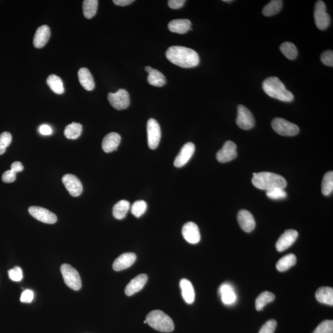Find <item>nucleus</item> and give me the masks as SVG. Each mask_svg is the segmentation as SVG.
I'll return each mask as SVG.
<instances>
[{
  "label": "nucleus",
  "mask_w": 333,
  "mask_h": 333,
  "mask_svg": "<svg viewBox=\"0 0 333 333\" xmlns=\"http://www.w3.org/2000/svg\"><path fill=\"white\" fill-rule=\"evenodd\" d=\"M166 59L173 64L183 68L194 67L199 63L198 54L187 47L170 46L166 50Z\"/></svg>",
  "instance_id": "1"
},
{
  "label": "nucleus",
  "mask_w": 333,
  "mask_h": 333,
  "mask_svg": "<svg viewBox=\"0 0 333 333\" xmlns=\"http://www.w3.org/2000/svg\"><path fill=\"white\" fill-rule=\"evenodd\" d=\"M252 184L257 188L266 190L281 188L285 189L287 186V182L282 176L276 173L263 172L253 173Z\"/></svg>",
  "instance_id": "2"
},
{
  "label": "nucleus",
  "mask_w": 333,
  "mask_h": 333,
  "mask_svg": "<svg viewBox=\"0 0 333 333\" xmlns=\"http://www.w3.org/2000/svg\"><path fill=\"white\" fill-rule=\"evenodd\" d=\"M265 93L269 97L283 102H291L294 100V95L286 88L282 82L278 77H270L262 83Z\"/></svg>",
  "instance_id": "3"
},
{
  "label": "nucleus",
  "mask_w": 333,
  "mask_h": 333,
  "mask_svg": "<svg viewBox=\"0 0 333 333\" xmlns=\"http://www.w3.org/2000/svg\"><path fill=\"white\" fill-rule=\"evenodd\" d=\"M146 321L150 327L158 332L170 333L174 330L172 319L160 310L153 311L147 314Z\"/></svg>",
  "instance_id": "4"
},
{
  "label": "nucleus",
  "mask_w": 333,
  "mask_h": 333,
  "mask_svg": "<svg viewBox=\"0 0 333 333\" xmlns=\"http://www.w3.org/2000/svg\"><path fill=\"white\" fill-rule=\"evenodd\" d=\"M61 271L64 278L65 285L75 291L81 290L82 281L79 272L69 264H62Z\"/></svg>",
  "instance_id": "5"
},
{
  "label": "nucleus",
  "mask_w": 333,
  "mask_h": 333,
  "mask_svg": "<svg viewBox=\"0 0 333 333\" xmlns=\"http://www.w3.org/2000/svg\"><path fill=\"white\" fill-rule=\"evenodd\" d=\"M271 126L278 134L287 137H292L299 132L298 126L279 117H276L272 121Z\"/></svg>",
  "instance_id": "6"
},
{
  "label": "nucleus",
  "mask_w": 333,
  "mask_h": 333,
  "mask_svg": "<svg viewBox=\"0 0 333 333\" xmlns=\"http://www.w3.org/2000/svg\"><path fill=\"white\" fill-rule=\"evenodd\" d=\"M314 19L318 29L325 30L329 26L331 18L327 12L326 5L323 1H316L314 9Z\"/></svg>",
  "instance_id": "7"
},
{
  "label": "nucleus",
  "mask_w": 333,
  "mask_h": 333,
  "mask_svg": "<svg viewBox=\"0 0 333 333\" xmlns=\"http://www.w3.org/2000/svg\"><path fill=\"white\" fill-rule=\"evenodd\" d=\"M107 98L112 106L119 111L128 108L130 105V95L124 89H120L116 93H109Z\"/></svg>",
  "instance_id": "8"
},
{
  "label": "nucleus",
  "mask_w": 333,
  "mask_h": 333,
  "mask_svg": "<svg viewBox=\"0 0 333 333\" xmlns=\"http://www.w3.org/2000/svg\"><path fill=\"white\" fill-rule=\"evenodd\" d=\"M236 123L237 125L243 130H250L255 125V119L252 112L243 105L238 106V115Z\"/></svg>",
  "instance_id": "9"
},
{
  "label": "nucleus",
  "mask_w": 333,
  "mask_h": 333,
  "mask_svg": "<svg viewBox=\"0 0 333 333\" xmlns=\"http://www.w3.org/2000/svg\"><path fill=\"white\" fill-rule=\"evenodd\" d=\"M147 144L150 149H155L160 143V125L155 119H150L147 123Z\"/></svg>",
  "instance_id": "10"
},
{
  "label": "nucleus",
  "mask_w": 333,
  "mask_h": 333,
  "mask_svg": "<svg viewBox=\"0 0 333 333\" xmlns=\"http://www.w3.org/2000/svg\"><path fill=\"white\" fill-rule=\"evenodd\" d=\"M29 212L32 217L44 224H53L57 221L55 213L39 206H32L29 208Z\"/></svg>",
  "instance_id": "11"
},
{
  "label": "nucleus",
  "mask_w": 333,
  "mask_h": 333,
  "mask_svg": "<svg viewBox=\"0 0 333 333\" xmlns=\"http://www.w3.org/2000/svg\"><path fill=\"white\" fill-rule=\"evenodd\" d=\"M237 146L231 141H227L222 148L217 152L216 158L219 163H225L233 160L237 156Z\"/></svg>",
  "instance_id": "12"
},
{
  "label": "nucleus",
  "mask_w": 333,
  "mask_h": 333,
  "mask_svg": "<svg viewBox=\"0 0 333 333\" xmlns=\"http://www.w3.org/2000/svg\"><path fill=\"white\" fill-rule=\"evenodd\" d=\"M63 184L72 196L81 195L83 191V186L78 178L74 175L66 174L62 178Z\"/></svg>",
  "instance_id": "13"
},
{
  "label": "nucleus",
  "mask_w": 333,
  "mask_h": 333,
  "mask_svg": "<svg viewBox=\"0 0 333 333\" xmlns=\"http://www.w3.org/2000/svg\"><path fill=\"white\" fill-rule=\"evenodd\" d=\"M297 237H298V233L294 229L286 230L285 233L281 234L276 243V250L279 252L287 250L295 243Z\"/></svg>",
  "instance_id": "14"
},
{
  "label": "nucleus",
  "mask_w": 333,
  "mask_h": 333,
  "mask_svg": "<svg viewBox=\"0 0 333 333\" xmlns=\"http://www.w3.org/2000/svg\"><path fill=\"white\" fill-rule=\"evenodd\" d=\"M195 146L193 143L189 142L185 144L175 159L174 166L176 167L180 168L186 165L193 156Z\"/></svg>",
  "instance_id": "15"
},
{
  "label": "nucleus",
  "mask_w": 333,
  "mask_h": 333,
  "mask_svg": "<svg viewBox=\"0 0 333 333\" xmlns=\"http://www.w3.org/2000/svg\"><path fill=\"white\" fill-rule=\"evenodd\" d=\"M182 234L185 240L189 243H198L201 240V234L198 225L194 222H189L187 223L183 227Z\"/></svg>",
  "instance_id": "16"
},
{
  "label": "nucleus",
  "mask_w": 333,
  "mask_h": 333,
  "mask_svg": "<svg viewBox=\"0 0 333 333\" xmlns=\"http://www.w3.org/2000/svg\"><path fill=\"white\" fill-rule=\"evenodd\" d=\"M137 260V255L134 253H124L117 257L113 263V269L119 271L129 268L132 266Z\"/></svg>",
  "instance_id": "17"
},
{
  "label": "nucleus",
  "mask_w": 333,
  "mask_h": 333,
  "mask_svg": "<svg viewBox=\"0 0 333 333\" xmlns=\"http://www.w3.org/2000/svg\"><path fill=\"white\" fill-rule=\"evenodd\" d=\"M147 281V276L146 274H140L136 276L130 282L126 285L125 290L126 295L131 296L135 293L139 292L146 285Z\"/></svg>",
  "instance_id": "18"
},
{
  "label": "nucleus",
  "mask_w": 333,
  "mask_h": 333,
  "mask_svg": "<svg viewBox=\"0 0 333 333\" xmlns=\"http://www.w3.org/2000/svg\"><path fill=\"white\" fill-rule=\"evenodd\" d=\"M238 221L244 231L250 233L254 230L255 227V219L249 211L241 210L238 213Z\"/></svg>",
  "instance_id": "19"
},
{
  "label": "nucleus",
  "mask_w": 333,
  "mask_h": 333,
  "mask_svg": "<svg viewBox=\"0 0 333 333\" xmlns=\"http://www.w3.org/2000/svg\"><path fill=\"white\" fill-rule=\"evenodd\" d=\"M51 30L46 25H42L37 29L34 35V45L35 48H42L50 40Z\"/></svg>",
  "instance_id": "20"
},
{
  "label": "nucleus",
  "mask_w": 333,
  "mask_h": 333,
  "mask_svg": "<svg viewBox=\"0 0 333 333\" xmlns=\"http://www.w3.org/2000/svg\"><path fill=\"white\" fill-rule=\"evenodd\" d=\"M121 137L120 135L116 132H112L105 136L102 142V148L103 151L107 153H109L116 151L117 147L120 145Z\"/></svg>",
  "instance_id": "21"
},
{
  "label": "nucleus",
  "mask_w": 333,
  "mask_h": 333,
  "mask_svg": "<svg viewBox=\"0 0 333 333\" xmlns=\"http://www.w3.org/2000/svg\"><path fill=\"white\" fill-rule=\"evenodd\" d=\"M191 22L186 19L175 20L168 23V27L170 32L184 34L191 29Z\"/></svg>",
  "instance_id": "22"
},
{
  "label": "nucleus",
  "mask_w": 333,
  "mask_h": 333,
  "mask_svg": "<svg viewBox=\"0 0 333 333\" xmlns=\"http://www.w3.org/2000/svg\"><path fill=\"white\" fill-rule=\"evenodd\" d=\"M219 293L223 303L231 305L236 302L237 297L233 287L229 283L223 284L219 288Z\"/></svg>",
  "instance_id": "23"
},
{
  "label": "nucleus",
  "mask_w": 333,
  "mask_h": 333,
  "mask_svg": "<svg viewBox=\"0 0 333 333\" xmlns=\"http://www.w3.org/2000/svg\"><path fill=\"white\" fill-rule=\"evenodd\" d=\"M180 288L182 290L183 298L187 304H193L195 300V291L191 281L187 279H182L180 283Z\"/></svg>",
  "instance_id": "24"
},
{
  "label": "nucleus",
  "mask_w": 333,
  "mask_h": 333,
  "mask_svg": "<svg viewBox=\"0 0 333 333\" xmlns=\"http://www.w3.org/2000/svg\"><path fill=\"white\" fill-rule=\"evenodd\" d=\"M145 70L149 74L148 77H147V82L150 85L158 86V87H161V86L165 85L166 82V79L161 72L150 66L145 67Z\"/></svg>",
  "instance_id": "25"
},
{
  "label": "nucleus",
  "mask_w": 333,
  "mask_h": 333,
  "mask_svg": "<svg viewBox=\"0 0 333 333\" xmlns=\"http://www.w3.org/2000/svg\"><path fill=\"white\" fill-rule=\"evenodd\" d=\"M80 83L86 90L92 91L95 88V81L90 70L87 68L82 67L78 72Z\"/></svg>",
  "instance_id": "26"
},
{
  "label": "nucleus",
  "mask_w": 333,
  "mask_h": 333,
  "mask_svg": "<svg viewBox=\"0 0 333 333\" xmlns=\"http://www.w3.org/2000/svg\"><path fill=\"white\" fill-rule=\"evenodd\" d=\"M315 297L320 303L333 306V289L330 287H321L316 291Z\"/></svg>",
  "instance_id": "27"
},
{
  "label": "nucleus",
  "mask_w": 333,
  "mask_h": 333,
  "mask_svg": "<svg viewBox=\"0 0 333 333\" xmlns=\"http://www.w3.org/2000/svg\"><path fill=\"white\" fill-rule=\"evenodd\" d=\"M130 205L128 201L121 200L114 205L112 213L115 219L122 220L126 217L130 209Z\"/></svg>",
  "instance_id": "28"
},
{
  "label": "nucleus",
  "mask_w": 333,
  "mask_h": 333,
  "mask_svg": "<svg viewBox=\"0 0 333 333\" xmlns=\"http://www.w3.org/2000/svg\"><path fill=\"white\" fill-rule=\"evenodd\" d=\"M296 257L294 254H290L285 255L278 260L276 265V269L281 272L287 271L296 264Z\"/></svg>",
  "instance_id": "29"
},
{
  "label": "nucleus",
  "mask_w": 333,
  "mask_h": 333,
  "mask_svg": "<svg viewBox=\"0 0 333 333\" xmlns=\"http://www.w3.org/2000/svg\"><path fill=\"white\" fill-rule=\"evenodd\" d=\"M46 83L53 92L58 94V95H62V94L64 93V86H63V82L60 77L51 74L47 78Z\"/></svg>",
  "instance_id": "30"
},
{
  "label": "nucleus",
  "mask_w": 333,
  "mask_h": 333,
  "mask_svg": "<svg viewBox=\"0 0 333 333\" xmlns=\"http://www.w3.org/2000/svg\"><path fill=\"white\" fill-rule=\"evenodd\" d=\"M275 299V294L269 291H264L260 294L255 300V308L257 311L263 310L267 304L273 302Z\"/></svg>",
  "instance_id": "31"
},
{
  "label": "nucleus",
  "mask_w": 333,
  "mask_h": 333,
  "mask_svg": "<svg viewBox=\"0 0 333 333\" xmlns=\"http://www.w3.org/2000/svg\"><path fill=\"white\" fill-rule=\"evenodd\" d=\"M283 7V1L281 0H273L270 1L266 6L264 7L262 13L265 16L270 17L276 15L281 11Z\"/></svg>",
  "instance_id": "32"
},
{
  "label": "nucleus",
  "mask_w": 333,
  "mask_h": 333,
  "mask_svg": "<svg viewBox=\"0 0 333 333\" xmlns=\"http://www.w3.org/2000/svg\"><path fill=\"white\" fill-rule=\"evenodd\" d=\"M82 125L81 124L72 123L66 126L64 130L65 137L69 140H76L81 135Z\"/></svg>",
  "instance_id": "33"
},
{
  "label": "nucleus",
  "mask_w": 333,
  "mask_h": 333,
  "mask_svg": "<svg viewBox=\"0 0 333 333\" xmlns=\"http://www.w3.org/2000/svg\"><path fill=\"white\" fill-rule=\"evenodd\" d=\"M98 5L97 0H85L83 3L84 16L86 19L93 18L97 14Z\"/></svg>",
  "instance_id": "34"
},
{
  "label": "nucleus",
  "mask_w": 333,
  "mask_h": 333,
  "mask_svg": "<svg viewBox=\"0 0 333 333\" xmlns=\"http://www.w3.org/2000/svg\"><path fill=\"white\" fill-rule=\"evenodd\" d=\"M280 50L281 53L285 56V57H287L290 60H295L297 58V54H298L296 46L291 42H285V43L281 44Z\"/></svg>",
  "instance_id": "35"
},
{
  "label": "nucleus",
  "mask_w": 333,
  "mask_h": 333,
  "mask_svg": "<svg viewBox=\"0 0 333 333\" xmlns=\"http://www.w3.org/2000/svg\"><path fill=\"white\" fill-rule=\"evenodd\" d=\"M322 191L323 195L329 196L333 191V172L330 171L326 173L323 177Z\"/></svg>",
  "instance_id": "36"
},
{
  "label": "nucleus",
  "mask_w": 333,
  "mask_h": 333,
  "mask_svg": "<svg viewBox=\"0 0 333 333\" xmlns=\"http://www.w3.org/2000/svg\"><path fill=\"white\" fill-rule=\"evenodd\" d=\"M147 207V203L145 201H137L133 204L131 212L135 217L139 218L146 212Z\"/></svg>",
  "instance_id": "37"
},
{
  "label": "nucleus",
  "mask_w": 333,
  "mask_h": 333,
  "mask_svg": "<svg viewBox=\"0 0 333 333\" xmlns=\"http://www.w3.org/2000/svg\"><path fill=\"white\" fill-rule=\"evenodd\" d=\"M12 142V136L10 133L4 132L0 135V155L4 153L7 147L9 146Z\"/></svg>",
  "instance_id": "38"
},
{
  "label": "nucleus",
  "mask_w": 333,
  "mask_h": 333,
  "mask_svg": "<svg viewBox=\"0 0 333 333\" xmlns=\"http://www.w3.org/2000/svg\"><path fill=\"white\" fill-rule=\"evenodd\" d=\"M312 333H333V320H324L316 327Z\"/></svg>",
  "instance_id": "39"
},
{
  "label": "nucleus",
  "mask_w": 333,
  "mask_h": 333,
  "mask_svg": "<svg viewBox=\"0 0 333 333\" xmlns=\"http://www.w3.org/2000/svg\"><path fill=\"white\" fill-rule=\"evenodd\" d=\"M266 194L268 198L271 199H281L287 197V193L284 189L276 188L267 191Z\"/></svg>",
  "instance_id": "40"
},
{
  "label": "nucleus",
  "mask_w": 333,
  "mask_h": 333,
  "mask_svg": "<svg viewBox=\"0 0 333 333\" xmlns=\"http://www.w3.org/2000/svg\"><path fill=\"white\" fill-rule=\"evenodd\" d=\"M9 278L13 281H20L22 280L23 273L22 269L20 267H15L8 271Z\"/></svg>",
  "instance_id": "41"
},
{
  "label": "nucleus",
  "mask_w": 333,
  "mask_h": 333,
  "mask_svg": "<svg viewBox=\"0 0 333 333\" xmlns=\"http://www.w3.org/2000/svg\"><path fill=\"white\" fill-rule=\"evenodd\" d=\"M276 323L275 320H270L260 328L259 333H274L276 330Z\"/></svg>",
  "instance_id": "42"
},
{
  "label": "nucleus",
  "mask_w": 333,
  "mask_h": 333,
  "mask_svg": "<svg viewBox=\"0 0 333 333\" xmlns=\"http://www.w3.org/2000/svg\"><path fill=\"white\" fill-rule=\"evenodd\" d=\"M320 60L323 64L328 66H333V52L332 50L325 51L321 55Z\"/></svg>",
  "instance_id": "43"
},
{
  "label": "nucleus",
  "mask_w": 333,
  "mask_h": 333,
  "mask_svg": "<svg viewBox=\"0 0 333 333\" xmlns=\"http://www.w3.org/2000/svg\"><path fill=\"white\" fill-rule=\"evenodd\" d=\"M34 292L32 290H26L23 291L21 294V301L23 303H30L34 299Z\"/></svg>",
  "instance_id": "44"
},
{
  "label": "nucleus",
  "mask_w": 333,
  "mask_h": 333,
  "mask_svg": "<svg viewBox=\"0 0 333 333\" xmlns=\"http://www.w3.org/2000/svg\"><path fill=\"white\" fill-rule=\"evenodd\" d=\"M16 179V173L11 170H6L2 175V180L4 183L10 184L15 181Z\"/></svg>",
  "instance_id": "45"
},
{
  "label": "nucleus",
  "mask_w": 333,
  "mask_h": 333,
  "mask_svg": "<svg viewBox=\"0 0 333 333\" xmlns=\"http://www.w3.org/2000/svg\"><path fill=\"white\" fill-rule=\"evenodd\" d=\"M185 2V0H170L168 1V5L170 8L177 9L181 8Z\"/></svg>",
  "instance_id": "46"
},
{
  "label": "nucleus",
  "mask_w": 333,
  "mask_h": 333,
  "mask_svg": "<svg viewBox=\"0 0 333 333\" xmlns=\"http://www.w3.org/2000/svg\"><path fill=\"white\" fill-rule=\"evenodd\" d=\"M39 132L43 135H50L52 134L53 130L52 128L50 127V126L48 125H42L41 127L39 128Z\"/></svg>",
  "instance_id": "47"
},
{
  "label": "nucleus",
  "mask_w": 333,
  "mask_h": 333,
  "mask_svg": "<svg viewBox=\"0 0 333 333\" xmlns=\"http://www.w3.org/2000/svg\"><path fill=\"white\" fill-rule=\"evenodd\" d=\"M23 169V165L20 162L16 161L11 164V170L16 173L21 172Z\"/></svg>",
  "instance_id": "48"
},
{
  "label": "nucleus",
  "mask_w": 333,
  "mask_h": 333,
  "mask_svg": "<svg viewBox=\"0 0 333 333\" xmlns=\"http://www.w3.org/2000/svg\"><path fill=\"white\" fill-rule=\"evenodd\" d=\"M134 2L133 0H113V3L117 6H125Z\"/></svg>",
  "instance_id": "49"
},
{
  "label": "nucleus",
  "mask_w": 333,
  "mask_h": 333,
  "mask_svg": "<svg viewBox=\"0 0 333 333\" xmlns=\"http://www.w3.org/2000/svg\"><path fill=\"white\" fill-rule=\"evenodd\" d=\"M224 1V2H232L233 1H231V0H229H229H224V1Z\"/></svg>",
  "instance_id": "50"
},
{
  "label": "nucleus",
  "mask_w": 333,
  "mask_h": 333,
  "mask_svg": "<svg viewBox=\"0 0 333 333\" xmlns=\"http://www.w3.org/2000/svg\"><path fill=\"white\" fill-rule=\"evenodd\" d=\"M144 323H147V322H146V320H145V321H144Z\"/></svg>",
  "instance_id": "51"
}]
</instances>
